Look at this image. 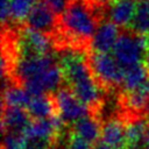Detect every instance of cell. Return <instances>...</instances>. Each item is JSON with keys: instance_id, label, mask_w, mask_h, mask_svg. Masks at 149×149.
I'll list each match as a JSON object with an SVG mask.
<instances>
[{"instance_id": "cell-31", "label": "cell", "mask_w": 149, "mask_h": 149, "mask_svg": "<svg viewBox=\"0 0 149 149\" xmlns=\"http://www.w3.org/2000/svg\"><path fill=\"white\" fill-rule=\"evenodd\" d=\"M147 149H149V148H147Z\"/></svg>"}, {"instance_id": "cell-7", "label": "cell", "mask_w": 149, "mask_h": 149, "mask_svg": "<svg viewBox=\"0 0 149 149\" xmlns=\"http://www.w3.org/2000/svg\"><path fill=\"white\" fill-rule=\"evenodd\" d=\"M26 22L27 26L52 36L56 41V35L59 33L57 14L50 8V6L44 0H38V2L30 12Z\"/></svg>"}, {"instance_id": "cell-1", "label": "cell", "mask_w": 149, "mask_h": 149, "mask_svg": "<svg viewBox=\"0 0 149 149\" xmlns=\"http://www.w3.org/2000/svg\"><path fill=\"white\" fill-rule=\"evenodd\" d=\"M58 61L65 85L87 106L90 114L97 116L108 92L97 81L84 48L63 47Z\"/></svg>"}, {"instance_id": "cell-19", "label": "cell", "mask_w": 149, "mask_h": 149, "mask_svg": "<svg viewBox=\"0 0 149 149\" xmlns=\"http://www.w3.org/2000/svg\"><path fill=\"white\" fill-rule=\"evenodd\" d=\"M27 140V134L6 132L2 133V149H22Z\"/></svg>"}, {"instance_id": "cell-14", "label": "cell", "mask_w": 149, "mask_h": 149, "mask_svg": "<svg viewBox=\"0 0 149 149\" xmlns=\"http://www.w3.org/2000/svg\"><path fill=\"white\" fill-rule=\"evenodd\" d=\"M71 128L76 134H78L80 137H83L92 146L100 141L99 139L101 134V123L95 116H93L90 113L77 120L71 126Z\"/></svg>"}, {"instance_id": "cell-24", "label": "cell", "mask_w": 149, "mask_h": 149, "mask_svg": "<svg viewBox=\"0 0 149 149\" xmlns=\"http://www.w3.org/2000/svg\"><path fill=\"white\" fill-rule=\"evenodd\" d=\"M93 149H112V148L108 147L107 144H105L102 141H98V142L93 146Z\"/></svg>"}, {"instance_id": "cell-13", "label": "cell", "mask_w": 149, "mask_h": 149, "mask_svg": "<svg viewBox=\"0 0 149 149\" xmlns=\"http://www.w3.org/2000/svg\"><path fill=\"white\" fill-rule=\"evenodd\" d=\"M26 109L34 120L56 116L57 111H56L54 93L33 94L30 102Z\"/></svg>"}, {"instance_id": "cell-29", "label": "cell", "mask_w": 149, "mask_h": 149, "mask_svg": "<svg viewBox=\"0 0 149 149\" xmlns=\"http://www.w3.org/2000/svg\"><path fill=\"white\" fill-rule=\"evenodd\" d=\"M125 149H140V148H133V147H127V148H125Z\"/></svg>"}, {"instance_id": "cell-28", "label": "cell", "mask_w": 149, "mask_h": 149, "mask_svg": "<svg viewBox=\"0 0 149 149\" xmlns=\"http://www.w3.org/2000/svg\"><path fill=\"white\" fill-rule=\"evenodd\" d=\"M146 142H147V147L149 148V128H148V132H147V140H146Z\"/></svg>"}, {"instance_id": "cell-25", "label": "cell", "mask_w": 149, "mask_h": 149, "mask_svg": "<svg viewBox=\"0 0 149 149\" xmlns=\"http://www.w3.org/2000/svg\"><path fill=\"white\" fill-rule=\"evenodd\" d=\"M144 36V41H146V45H147V49H148V51H149V34H147V35H143Z\"/></svg>"}, {"instance_id": "cell-3", "label": "cell", "mask_w": 149, "mask_h": 149, "mask_svg": "<svg viewBox=\"0 0 149 149\" xmlns=\"http://www.w3.org/2000/svg\"><path fill=\"white\" fill-rule=\"evenodd\" d=\"M10 44L13 61L19 57L44 56L52 54L55 38L43 31L34 29L29 26L22 27L16 31Z\"/></svg>"}, {"instance_id": "cell-5", "label": "cell", "mask_w": 149, "mask_h": 149, "mask_svg": "<svg viewBox=\"0 0 149 149\" xmlns=\"http://www.w3.org/2000/svg\"><path fill=\"white\" fill-rule=\"evenodd\" d=\"M148 52L144 36L126 30L120 34L114 48L113 56L125 70L136 64L143 63L144 56Z\"/></svg>"}, {"instance_id": "cell-17", "label": "cell", "mask_w": 149, "mask_h": 149, "mask_svg": "<svg viewBox=\"0 0 149 149\" xmlns=\"http://www.w3.org/2000/svg\"><path fill=\"white\" fill-rule=\"evenodd\" d=\"M126 30L139 35L149 34V0L137 1L135 14Z\"/></svg>"}, {"instance_id": "cell-20", "label": "cell", "mask_w": 149, "mask_h": 149, "mask_svg": "<svg viewBox=\"0 0 149 149\" xmlns=\"http://www.w3.org/2000/svg\"><path fill=\"white\" fill-rule=\"evenodd\" d=\"M52 140L36 137V136H27L26 143L22 149H51L52 148Z\"/></svg>"}, {"instance_id": "cell-12", "label": "cell", "mask_w": 149, "mask_h": 149, "mask_svg": "<svg viewBox=\"0 0 149 149\" xmlns=\"http://www.w3.org/2000/svg\"><path fill=\"white\" fill-rule=\"evenodd\" d=\"M136 0H108L106 2L107 19L112 20L119 27L127 29L136 9Z\"/></svg>"}, {"instance_id": "cell-30", "label": "cell", "mask_w": 149, "mask_h": 149, "mask_svg": "<svg viewBox=\"0 0 149 149\" xmlns=\"http://www.w3.org/2000/svg\"><path fill=\"white\" fill-rule=\"evenodd\" d=\"M136 1H142V0H136Z\"/></svg>"}, {"instance_id": "cell-21", "label": "cell", "mask_w": 149, "mask_h": 149, "mask_svg": "<svg viewBox=\"0 0 149 149\" xmlns=\"http://www.w3.org/2000/svg\"><path fill=\"white\" fill-rule=\"evenodd\" d=\"M68 149H93V146L87 141H85L83 137H80L78 134H76L71 128Z\"/></svg>"}, {"instance_id": "cell-8", "label": "cell", "mask_w": 149, "mask_h": 149, "mask_svg": "<svg viewBox=\"0 0 149 149\" xmlns=\"http://www.w3.org/2000/svg\"><path fill=\"white\" fill-rule=\"evenodd\" d=\"M120 36L119 26L109 19H102L91 38L90 47L93 52H111Z\"/></svg>"}, {"instance_id": "cell-9", "label": "cell", "mask_w": 149, "mask_h": 149, "mask_svg": "<svg viewBox=\"0 0 149 149\" xmlns=\"http://www.w3.org/2000/svg\"><path fill=\"white\" fill-rule=\"evenodd\" d=\"M126 123L127 147L144 149L147 146V132L149 128V118L146 114H127L122 116Z\"/></svg>"}, {"instance_id": "cell-15", "label": "cell", "mask_w": 149, "mask_h": 149, "mask_svg": "<svg viewBox=\"0 0 149 149\" xmlns=\"http://www.w3.org/2000/svg\"><path fill=\"white\" fill-rule=\"evenodd\" d=\"M33 94L22 85L9 83L2 86V105L3 106H14V107H23L30 102Z\"/></svg>"}, {"instance_id": "cell-27", "label": "cell", "mask_w": 149, "mask_h": 149, "mask_svg": "<svg viewBox=\"0 0 149 149\" xmlns=\"http://www.w3.org/2000/svg\"><path fill=\"white\" fill-rule=\"evenodd\" d=\"M91 1H93V2H97V3H100V5H105L108 0H91Z\"/></svg>"}, {"instance_id": "cell-2", "label": "cell", "mask_w": 149, "mask_h": 149, "mask_svg": "<svg viewBox=\"0 0 149 149\" xmlns=\"http://www.w3.org/2000/svg\"><path fill=\"white\" fill-rule=\"evenodd\" d=\"M97 6L102 5L91 0L72 1L61 15L59 34H62V43H68L66 47L84 48L91 42L99 22L104 19Z\"/></svg>"}, {"instance_id": "cell-23", "label": "cell", "mask_w": 149, "mask_h": 149, "mask_svg": "<svg viewBox=\"0 0 149 149\" xmlns=\"http://www.w3.org/2000/svg\"><path fill=\"white\" fill-rule=\"evenodd\" d=\"M1 9H0V16H1V23H2V28L7 27V22L10 20V6H9V0H1V5H0Z\"/></svg>"}, {"instance_id": "cell-16", "label": "cell", "mask_w": 149, "mask_h": 149, "mask_svg": "<svg viewBox=\"0 0 149 149\" xmlns=\"http://www.w3.org/2000/svg\"><path fill=\"white\" fill-rule=\"evenodd\" d=\"M149 79V71L144 66L143 63L136 64L134 66L127 68L123 70V81L121 86V92H129L142 84H144Z\"/></svg>"}, {"instance_id": "cell-6", "label": "cell", "mask_w": 149, "mask_h": 149, "mask_svg": "<svg viewBox=\"0 0 149 149\" xmlns=\"http://www.w3.org/2000/svg\"><path fill=\"white\" fill-rule=\"evenodd\" d=\"M54 98L57 116L64 126L71 127L77 120L90 113L87 106L66 85H63L58 91H56L54 93Z\"/></svg>"}, {"instance_id": "cell-11", "label": "cell", "mask_w": 149, "mask_h": 149, "mask_svg": "<svg viewBox=\"0 0 149 149\" xmlns=\"http://www.w3.org/2000/svg\"><path fill=\"white\" fill-rule=\"evenodd\" d=\"M100 141L112 149L127 148L126 123L122 116H114L101 123Z\"/></svg>"}, {"instance_id": "cell-4", "label": "cell", "mask_w": 149, "mask_h": 149, "mask_svg": "<svg viewBox=\"0 0 149 149\" xmlns=\"http://www.w3.org/2000/svg\"><path fill=\"white\" fill-rule=\"evenodd\" d=\"M88 62L97 81L107 92H121L123 69L113 54L92 51L88 55Z\"/></svg>"}, {"instance_id": "cell-18", "label": "cell", "mask_w": 149, "mask_h": 149, "mask_svg": "<svg viewBox=\"0 0 149 149\" xmlns=\"http://www.w3.org/2000/svg\"><path fill=\"white\" fill-rule=\"evenodd\" d=\"M38 0H9L10 20L15 24H21L27 21L30 12Z\"/></svg>"}, {"instance_id": "cell-22", "label": "cell", "mask_w": 149, "mask_h": 149, "mask_svg": "<svg viewBox=\"0 0 149 149\" xmlns=\"http://www.w3.org/2000/svg\"><path fill=\"white\" fill-rule=\"evenodd\" d=\"M44 1L58 16H61L66 10V8L72 3L73 0H44Z\"/></svg>"}, {"instance_id": "cell-26", "label": "cell", "mask_w": 149, "mask_h": 149, "mask_svg": "<svg viewBox=\"0 0 149 149\" xmlns=\"http://www.w3.org/2000/svg\"><path fill=\"white\" fill-rule=\"evenodd\" d=\"M144 114L149 118V100H148V102H147V105H146V108H144Z\"/></svg>"}, {"instance_id": "cell-10", "label": "cell", "mask_w": 149, "mask_h": 149, "mask_svg": "<svg viewBox=\"0 0 149 149\" xmlns=\"http://www.w3.org/2000/svg\"><path fill=\"white\" fill-rule=\"evenodd\" d=\"M33 118L23 107L3 106L1 112V129L2 133L15 132L27 134L28 128L33 122Z\"/></svg>"}]
</instances>
